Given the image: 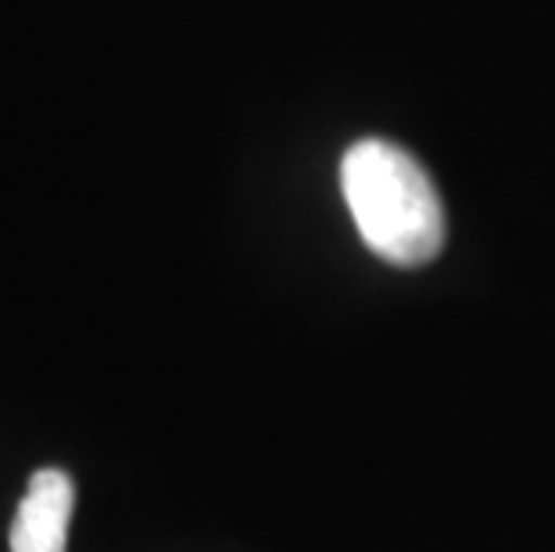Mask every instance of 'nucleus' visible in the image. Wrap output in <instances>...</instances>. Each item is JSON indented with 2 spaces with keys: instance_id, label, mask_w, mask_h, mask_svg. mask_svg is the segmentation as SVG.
Instances as JSON below:
<instances>
[{
  "instance_id": "obj_1",
  "label": "nucleus",
  "mask_w": 555,
  "mask_h": 552,
  "mask_svg": "<svg viewBox=\"0 0 555 552\" xmlns=\"http://www.w3.org/2000/svg\"><path fill=\"white\" fill-rule=\"evenodd\" d=\"M340 191L362 241L384 262L427 266L444 248L441 194L416 155L391 140H359L340 158Z\"/></svg>"
},
{
  "instance_id": "obj_2",
  "label": "nucleus",
  "mask_w": 555,
  "mask_h": 552,
  "mask_svg": "<svg viewBox=\"0 0 555 552\" xmlns=\"http://www.w3.org/2000/svg\"><path fill=\"white\" fill-rule=\"evenodd\" d=\"M76 510V485L65 470H37L29 477L26 499L18 502L11 524V552H65L68 521Z\"/></svg>"
}]
</instances>
